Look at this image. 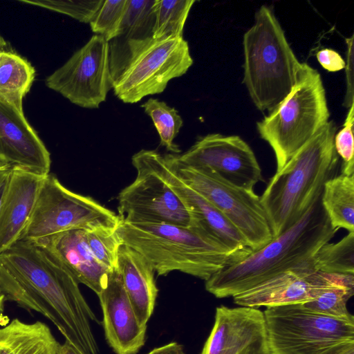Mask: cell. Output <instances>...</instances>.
<instances>
[{
	"instance_id": "obj_1",
	"label": "cell",
	"mask_w": 354,
	"mask_h": 354,
	"mask_svg": "<svg viewBox=\"0 0 354 354\" xmlns=\"http://www.w3.org/2000/svg\"><path fill=\"white\" fill-rule=\"evenodd\" d=\"M0 291L6 300L48 319L84 354H98L91 329V322L97 318L79 283L33 242L19 240L0 254Z\"/></svg>"
},
{
	"instance_id": "obj_2",
	"label": "cell",
	"mask_w": 354,
	"mask_h": 354,
	"mask_svg": "<svg viewBox=\"0 0 354 354\" xmlns=\"http://www.w3.org/2000/svg\"><path fill=\"white\" fill-rule=\"evenodd\" d=\"M321 195L297 223L279 236L214 274L205 281V289L217 298L233 297L311 261L317 250L337 231L322 207Z\"/></svg>"
},
{
	"instance_id": "obj_3",
	"label": "cell",
	"mask_w": 354,
	"mask_h": 354,
	"mask_svg": "<svg viewBox=\"0 0 354 354\" xmlns=\"http://www.w3.org/2000/svg\"><path fill=\"white\" fill-rule=\"evenodd\" d=\"M335 133L328 121L270 178L260 201L274 238L301 218L334 176L339 161Z\"/></svg>"
},
{
	"instance_id": "obj_4",
	"label": "cell",
	"mask_w": 354,
	"mask_h": 354,
	"mask_svg": "<svg viewBox=\"0 0 354 354\" xmlns=\"http://www.w3.org/2000/svg\"><path fill=\"white\" fill-rule=\"evenodd\" d=\"M120 220L116 232L125 244L143 255L159 276L172 271L207 281L235 257L199 225Z\"/></svg>"
},
{
	"instance_id": "obj_5",
	"label": "cell",
	"mask_w": 354,
	"mask_h": 354,
	"mask_svg": "<svg viewBox=\"0 0 354 354\" xmlns=\"http://www.w3.org/2000/svg\"><path fill=\"white\" fill-rule=\"evenodd\" d=\"M243 83L256 107L270 113L295 86L301 63L272 10L262 6L243 35Z\"/></svg>"
},
{
	"instance_id": "obj_6",
	"label": "cell",
	"mask_w": 354,
	"mask_h": 354,
	"mask_svg": "<svg viewBox=\"0 0 354 354\" xmlns=\"http://www.w3.org/2000/svg\"><path fill=\"white\" fill-rule=\"evenodd\" d=\"M329 116L320 74L301 63L291 92L257 123L260 136L274 151L277 171L328 122Z\"/></svg>"
},
{
	"instance_id": "obj_7",
	"label": "cell",
	"mask_w": 354,
	"mask_h": 354,
	"mask_svg": "<svg viewBox=\"0 0 354 354\" xmlns=\"http://www.w3.org/2000/svg\"><path fill=\"white\" fill-rule=\"evenodd\" d=\"M120 220V216L114 212L92 197L71 191L49 174L43 178L33 210L19 240L35 241L75 229L117 227Z\"/></svg>"
},
{
	"instance_id": "obj_8",
	"label": "cell",
	"mask_w": 354,
	"mask_h": 354,
	"mask_svg": "<svg viewBox=\"0 0 354 354\" xmlns=\"http://www.w3.org/2000/svg\"><path fill=\"white\" fill-rule=\"evenodd\" d=\"M176 175L221 213L256 251L274 239L260 197L254 192L231 185L203 167L180 162L174 153L163 155Z\"/></svg>"
},
{
	"instance_id": "obj_9",
	"label": "cell",
	"mask_w": 354,
	"mask_h": 354,
	"mask_svg": "<svg viewBox=\"0 0 354 354\" xmlns=\"http://www.w3.org/2000/svg\"><path fill=\"white\" fill-rule=\"evenodd\" d=\"M263 315L271 354H322L354 340V321L328 317L302 304L268 307Z\"/></svg>"
},
{
	"instance_id": "obj_10",
	"label": "cell",
	"mask_w": 354,
	"mask_h": 354,
	"mask_svg": "<svg viewBox=\"0 0 354 354\" xmlns=\"http://www.w3.org/2000/svg\"><path fill=\"white\" fill-rule=\"evenodd\" d=\"M158 153L156 150L141 149L132 156L137 175L118 194V215L127 222L195 225L188 209L161 176Z\"/></svg>"
},
{
	"instance_id": "obj_11",
	"label": "cell",
	"mask_w": 354,
	"mask_h": 354,
	"mask_svg": "<svg viewBox=\"0 0 354 354\" xmlns=\"http://www.w3.org/2000/svg\"><path fill=\"white\" fill-rule=\"evenodd\" d=\"M193 64L183 37L154 40L138 55L113 86L115 96L133 104L162 93L169 82L187 73Z\"/></svg>"
},
{
	"instance_id": "obj_12",
	"label": "cell",
	"mask_w": 354,
	"mask_h": 354,
	"mask_svg": "<svg viewBox=\"0 0 354 354\" xmlns=\"http://www.w3.org/2000/svg\"><path fill=\"white\" fill-rule=\"evenodd\" d=\"M46 85L73 104L97 109L113 88L108 42L94 35L68 61L50 75Z\"/></svg>"
},
{
	"instance_id": "obj_13",
	"label": "cell",
	"mask_w": 354,
	"mask_h": 354,
	"mask_svg": "<svg viewBox=\"0 0 354 354\" xmlns=\"http://www.w3.org/2000/svg\"><path fill=\"white\" fill-rule=\"evenodd\" d=\"M176 156L184 164L209 169L224 181L247 190L254 191L263 179L254 151L238 136L209 133Z\"/></svg>"
},
{
	"instance_id": "obj_14",
	"label": "cell",
	"mask_w": 354,
	"mask_h": 354,
	"mask_svg": "<svg viewBox=\"0 0 354 354\" xmlns=\"http://www.w3.org/2000/svg\"><path fill=\"white\" fill-rule=\"evenodd\" d=\"M201 354H271L263 312L245 306L217 307Z\"/></svg>"
},
{
	"instance_id": "obj_15",
	"label": "cell",
	"mask_w": 354,
	"mask_h": 354,
	"mask_svg": "<svg viewBox=\"0 0 354 354\" xmlns=\"http://www.w3.org/2000/svg\"><path fill=\"white\" fill-rule=\"evenodd\" d=\"M329 281V274L317 272L313 259L307 264L279 274L233 297L241 306L257 308L304 304L317 298Z\"/></svg>"
},
{
	"instance_id": "obj_16",
	"label": "cell",
	"mask_w": 354,
	"mask_h": 354,
	"mask_svg": "<svg viewBox=\"0 0 354 354\" xmlns=\"http://www.w3.org/2000/svg\"><path fill=\"white\" fill-rule=\"evenodd\" d=\"M97 296L108 344L115 354H136L145 344L147 326L139 323L117 268L110 270Z\"/></svg>"
},
{
	"instance_id": "obj_17",
	"label": "cell",
	"mask_w": 354,
	"mask_h": 354,
	"mask_svg": "<svg viewBox=\"0 0 354 354\" xmlns=\"http://www.w3.org/2000/svg\"><path fill=\"white\" fill-rule=\"evenodd\" d=\"M0 159L40 176L50 174V155L24 111L0 99Z\"/></svg>"
},
{
	"instance_id": "obj_18",
	"label": "cell",
	"mask_w": 354,
	"mask_h": 354,
	"mask_svg": "<svg viewBox=\"0 0 354 354\" xmlns=\"http://www.w3.org/2000/svg\"><path fill=\"white\" fill-rule=\"evenodd\" d=\"M156 162L161 176L182 201L195 224L228 250L236 261L253 252L234 224L214 205L183 182L159 152Z\"/></svg>"
},
{
	"instance_id": "obj_19",
	"label": "cell",
	"mask_w": 354,
	"mask_h": 354,
	"mask_svg": "<svg viewBox=\"0 0 354 354\" xmlns=\"http://www.w3.org/2000/svg\"><path fill=\"white\" fill-rule=\"evenodd\" d=\"M156 0H127L115 37L108 41L113 86L133 59L153 39Z\"/></svg>"
},
{
	"instance_id": "obj_20",
	"label": "cell",
	"mask_w": 354,
	"mask_h": 354,
	"mask_svg": "<svg viewBox=\"0 0 354 354\" xmlns=\"http://www.w3.org/2000/svg\"><path fill=\"white\" fill-rule=\"evenodd\" d=\"M62 264L79 283L97 295L103 288L109 269L94 257L85 238V230L75 229L31 241Z\"/></svg>"
},
{
	"instance_id": "obj_21",
	"label": "cell",
	"mask_w": 354,
	"mask_h": 354,
	"mask_svg": "<svg viewBox=\"0 0 354 354\" xmlns=\"http://www.w3.org/2000/svg\"><path fill=\"white\" fill-rule=\"evenodd\" d=\"M44 176L12 168L0 203V254L20 239Z\"/></svg>"
},
{
	"instance_id": "obj_22",
	"label": "cell",
	"mask_w": 354,
	"mask_h": 354,
	"mask_svg": "<svg viewBox=\"0 0 354 354\" xmlns=\"http://www.w3.org/2000/svg\"><path fill=\"white\" fill-rule=\"evenodd\" d=\"M117 268L139 323L147 326L158 292L153 267L138 251L122 244L118 250Z\"/></svg>"
},
{
	"instance_id": "obj_23",
	"label": "cell",
	"mask_w": 354,
	"mask_h": 354,
	"mask_svg": "<svg viewBox=\"0 0 354 354\" xmlns=\"http://www.w3.org/2000/svg\"><path fill=\"white\" fill-rule=\"evenodd\" d=\"M60 344L41 322L15 318L0 328V354H59Z\"/></svg>"
},
{
	"instance_id": "obj_24",
	"label": "cell",
	"mask_w": 354,
	"mask_h": 354,
	"mask_svg": "<svg viewBox=\"0 0 354 354\" xmlns=\"http://www.w3.org/2000/svg\"><path fill=\"white\" fill-rule=\"evenodd\" d=\"M321 202L334 229L354 232V174H341L326 181Z\"/></svg>"
},
{
	"instance_id": "obj_25",
	"label": "cell",
	"mask_w": 354,
	"mask_h": 354,
	"mask_svg": "<svg viewBox=\"0 0 354 354\" xmlns=\"http://www.w3.org/2000/svg\"><path fill=\"white\" fill-rule=\"evenodd\" d=\"M35 77L31 64L8 48L0 53V99L23 111V99Z\"/></svg>"
},
{
	"instance_id": "obj_26",
	"label": "cell",
	"mask_w": 354,
	"mask_h": 354,
	"mask_svg": "<svg viewBox=\"0 0 354 354\" xmlns=\"http://www.w3.org/2000/svg\"><path fill=\"white\" fill-rule=\"evenodd\" d=\"M353 294L354 274H329L328 283L321 294L302 305L328 317L354 321L353 315L346 308V303Z\"/></svg>"
},
{
	"instance_id": "obj_27",
	"label": "cell",
	"mask_w": 354,
	"mask_h": 354,
	"mask_svg": "<svg viewBox=\"0 0 354 354\" xmlns=\"http://www.w3.org/2000/svg\"><path fill=\"white\" fill-rule=\"evenodd\" d=\"M313 263L317 272L354 274V232L337 243L322 245L314 255Z\"/></svg>"
},
{
	"instance_id": "obj_28",
	"label": "cell",
	"mask_w": 354,
	"mask_h": 354,
	"mask_svg": "<svg viewBox=\"0 0 354 354\" xmlns=\"http://www.w3.org/2000/svg\"><path fill=\"white\" fill-rule=\"evenodd\" d=\"M195 0H156L153 39L183 37V28Z\"/></svg>"
},
{
	"instance_id": "obj_29",
	"label": "cell",
	"mask_w": 354,
	"mask_h": 354,
	"mask_svg": "<svg viewBox=\"0 0 354 354\" xmlns=\"http://www.w3.org/2000/svg\"><path fill=\"white\" fill-rule=\"evenodd\" d=\"M145 112L152 120L158 133L160 145L174 154L180 153L179 147L174 142L183 124L178 111L165 102L150 98L141 105Z\"/></svg>"
},
{
	"instance_id": "obj_30",
	"label": "cell",
	"mask_w": 354,
	"mask_h": 354,
	"mask_svg": "<svg viewBox=\"0 0 354 354\" xmlns=\"http://www.w3.org/2000/svg\"><path fill=\"white\" fill-rule=\"evenodd\" d=\"M85 238L89 249L100 263L109 269L117 268L118 250L122 243L116 227H100L85 230Z\"/></svg>"
},
{
	"instance_id": "obj_31",
	"label": "cell",
	"mask_w": 354,
	"mask_h": 354,
	"mask_svg": "<svg viewBox=\"0 0 354 354\" xmlns=\"http://www.w3.org/2000/svg\"><path fill=\"white\" fill-rule=\"evenodd\" d=\"M127 5V0H104L89 23L91 30L109 41L118 32Z\"/></svg>"
},
{
	"instance_id": "obj_32",
	"label": "cell",
	"mask_w": 354,
	"mask_h": 354,
	"mask_svg": "<svg viewBox=\"0 0 354 354\" xmlns=\"http://www.w3.org/2000/svg\"><path fill=\"white\" fill-rule=\"evenodd\" d=\"M68 15L82 23L89 24L102 5L104 0H19Z\"/></svg>"
},
{
	"instance_id": "obj_33",
	"label": "cell",
	"mask_w": 354,
	"mask_h": 354,
	"mask_svg": "<svg viewBox=\"0 0 354 354\" xmlns=\"http://www.w3.org/2000/svg\"><path fill=\"white\" fill-rule=\"evenodd\" d=\"M354 104L348 108L343 128L335 133L334 147L335 151L342 159V174H354V147H353Z\"/></svg>"
},
{
	"instance_id": "obj_34",
	"label": "cell",
	"mask_w": 354,
	"mask_h": 354,
	"mask_svg": "<svg viewBox=\"0 0 354 354\" xmlns=\"http://www.w3.org/2000/svg\"><path fill=\"white\" fill-rule=\"evenodd\" d=\"M347 55L346 63V92L344 106L349 108L354 104L353 100V35L346 39Z\"/></svg>"
},
{
	"instance_id": "obj_35",
	"label": "cell",
	"mask_w": 354,
	"mask_h": 354,
	"mask_svg": "<svg viewBox=\"0 0 354 354\" xmlns=\"http://www.w3.org/2000/svg\"><path fill=\"white\" fill-rule=\"evenodd\" d=\"M316 57L322 66L329 72L339 71L345 68V61L334 50L322 49L317 53Z\"/></svg>"
},
{
	"instance_id": "obj_36",
	"label": "cell",
	"mask_w": 354,
	"mask_h": 354,
	"mask_svg": "<svg viewBox=\"0 0 354 354\" xmlns=\"http://www.w3.org/2000/svg\"><path fill=\"white\" fill-rule=\"evenodd\" d=\"M322 354H354V340L336 344Z\"/></svg>"
},
{
	"instance_id": "obj_37",
	"label": "cell",
	"mask_w": 354,
	"mask_h": 354,
	"mask_svg": "<svg viewBox=\"0 0 354 354\" xmlns=\"http://www.w3.org/2000/svg\"><path fill=\"white\" fill-rule=\"evenodd\" d=\"M147 354H185L182 345L177 342H170L164 346L153 348Z\"/></svg>"
},
{
	"instance_id": "obj_38",
	"label": "cell",
	"mask_w": 354,
	"mask_h": 354,
	"mask_svg": "<svg viewBox=\"0 0 354 354\" xmlns=\"http://www.w3.org/2000/svg\"><path fill=\"white\" fill-rule=\"evenodd\" d=\"M12 169L8 164L0 159V203Z\"/></svg>"
},
{
	"instance_id": "obj_39",
	"label": "cell",
	"mask_w": 354,
	"mask_h": 354,
	"mask_svg": "<svg viewBox=\"0 0 354 354\" xmlns=\"http://www.w3.org/2000/svg\"><path fill=\"white\" fill-rule=\"evenodd\" d=\"M59 354H84L71 343L65 340V342L60 344Z\"/></svg>"
},
{
	"instance_id": "obj_40",
	"label": "cell",
	"mask_w": 354,
	"mask_h": 354,
	"mask_svg": "<svg viewBox=\"0 0 354 354\" xmlns=\"http://www.w3.org/2000/svg\"><path fill=\"white\" fill-rule=\"evenodd\" d=\"M5 301H6L5 295L0 291V320L3 314Z\"/></svg>"
},
{
	"instance_id": "obj_41",
	"label": "cell",
	"mask_w": 354,
	"mask_h": 354,
	"mask_svg": "<svg viewBox=\"0 0 354 354\" xmlns=\"http://www.w3.org/2000/svg\"><path fill=\"white\" fill-rule=\"evenodd\" d=\"M7 48V44L2 36L0 35V53Z\"/></svg>"
}]
</instances>
